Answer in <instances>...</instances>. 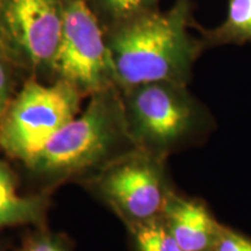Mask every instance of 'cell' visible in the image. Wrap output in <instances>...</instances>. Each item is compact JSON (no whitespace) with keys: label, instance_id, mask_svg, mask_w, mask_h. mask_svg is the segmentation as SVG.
Wrapping results in <instances>:
<instances>
[{"label":"cell","instance_id":"1","mask_svg":"<svg viewBox=\"0 0 251 251\" xmlns=\"http://www.w3.org/2000/svg\"><path fill=\"white\" fill-rule=\"evenodd\" d=\"M194 25L191 0H176L169 11L151 9L111 28L106 41L119 89L156 81L186 85L203 49L187 30Z\"/></svg>","mask_w":251,"mask_h":251},{"label":"cell","instance_id":"2","mask_svg":"<svg viewBox=\"0 0 251 251\" xmlns=\"http://www.w3.org/2000/svg\"><path fill=\"white\" fill-rule=\"evenodd\" d=\"M126 144L135 146L124 98L112 86L93 93L85 111L58 130L27 166L43 178L65 179L108 164Z\"/></svg>","mask_w":251,"mask_h":251},{"label":"cell","instance_id":"3","mask_svg":"<svg viewBox=\"0 0 251 251\" xmlns=\"http://www.w3.org/2000/svg\"><path fill=\"white\" fill-rule=\"evenodd\" d=\"M84 94L57 79L43 85L28 79L0 118V146L13 158L28 164L51 137L79 112Z\"/></svg>","mask_w":251,"mask_h":251},{"label":"cell","instance_id":"4","mask_svg":"<svg viewBox=\"0 0 251 251\" xmlns=\"http://www.w3.org/2000/svg\"><path fill=\"white\" fill-rule=\"evenodd\" d=\"M131 139L137 148L162 156L194 130L200 109L186 85L171 81L124 91Z\"/></svg>","mask_w":251,"mask_h":251},{"label":"cell","instance_id":"5","mask_svg":"<svg viewBox=\"0 0 251 251\" xmlns=\"http://www.w3.org/2000/svg\"><path fill=\"white\" fill-rule=\"evenodd\" d=\"M63 7L62 36L50 69L83 94L117 86L106 35L87 0H63Z\"/></svg>","mask_w":251,"mask_h":251},{"label":"cell","instance_id":"6","mask_svg":"<svg viewBox=\"0 0 251 251\" xmlns=\"http://www.w3.org/2000/svg\"><path fill=\"white\" fill-rule=\"evenodd\" d=\"M97 185L100 194L128 226L162 216L170 194L162 156L140 148L103 166Z\"/></svg>","mask_w":251,"mask_h":251},{"label":"cell","instance_id":"7","mask_svg":"<svg viewBox=\"0 0 251 251\" xmlns=\"http://www.w3.org/2000/svg\"><path fill=\"white\" fill-rule=\"evenodd\" d=\"M6 46L33 69L51 67L64 23L63 0H0Z\"/></svg>","mask_w":251,"mask_h":251},{"label":"cell","instance_id":"8","mask_svg":"<svg viewBox=\"0 0 251 251\" xmlns=\"http://www.w3.org/2000/svg\"><path fill=\"white\" fill-rule=\"evenodd\" d=\"M162 218L184 251H213L222 226L200 201L170 192Z\"/></svg>","mask_w":251,"mask_h":251},{"label":"cell","instance_id":"9","mask_svg":"<svg viewBox=\"0 0 251 251\" xmlns=\"http://www.w3.org/2000/svg\"><path fill=\"white\" fill-rule=\"evenodd\" d=\"M45 209L42 197H24L18 193L13 174L0 162V227L36 224L43 219Z\"/></svg>","mask_w":251,"mask_h":251},{"label":"cell","instance_id":"10","mask_svg":"<svg viewBox=\"0 0 251 251\" xmlns=\"http://www.w3.org/2000/svg\"><path fill=\"white\" fill-rule=\"evenodd\" d=\"M198 29L201 33L203 48L251 42V0H228L224 23L213 29Z\"/></svg>","mask_w":251,"mask_h":251},{"label":"cell","instance_id":"11","mask_svg":"<svg viewBox=\"0 0 251 251\" xmlns=\"http://www.w3.org/2000/svg\"><path fill=\"white\" fill-rule=\"evenodd\" d=\"M137 251H184L162 216L129 226Z\"/></svg>","mask_w":251,"mask_h":251},{"label":"cell","instance_id":"12","mask_svg":"<svg viewBox=\"0 0 251 251\" xmlns=\"http://www.w3.org/2000/svg\"><path fill=\"white\" fill-rule=\"evenodd\" d=\"M159 0H93L100 17L108 23L109 29L137 15L157 8Z\"/></svg>","mask_w":251,"mask_h":251},{"label":"cell","instance_id":"13","mask_svg":"<svg viewBox=\"0 0 251 251\" xmlns=\"http://www.w3.org/2000/svg\"><path fill=\"white\" fill-rule=\"evenodd\" d=\"M13 74L5 54L0 51V118L2 117L12 100Z\"/></svg>","mask_w":251,"mask_h":251},{"label":"cell","instance_id":"14","mask_svg":"<svg viewBox=\"0 0 251 251\" xmlns=\"http://www.w3.org/2000/svg\"><path fill=\"white\" fill-rule=\"evenodd\" d=\"M213 251H251V241L222 227Z\"/></svg>","mask_w":251,"mask_h":251},{"label":"cell","instance_id":"15","mask_svg":"<svg viewBox=\"0 0 251 251\" xmlns=\"http://www.w3.org/2000/svg\"><path fill=\"white\" fill-rule=\"evenodd\" d=\"M17 251H67V249L57 238L40 234L27 238Z\"/></svg>","mask_w":251,"mask_h":251},{"label":"cell","instance_id":"16","mask_svg":"<svg viewBox=\"0 0 251 251\" xmlns=\"http://www.w3.org/2000/svg\"><path fill=\"white\" fill-rule=\"evenodd\" d=\"M4 42H6L5 41V37H4V33H2V27H1V21H0V47H1V45Z\"/></svg>","mask_w":251,"mask_h":251}]
</instances>
